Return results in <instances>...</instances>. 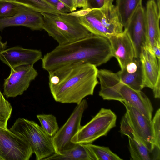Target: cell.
I'll return each mask as SVG.
<instances>
[{"label":"cell","instance_id":"6da1fadb","mask_svg":"<svg viewBox=\"0 0 160 160\" xmlns=\"http://www.w3.org/2000/svg\"><path fill=\"white\" fill-rule=\"evenodd\" d=\"M113 57L108 39L91 34L77 40L58 45L42 58V67L48 72L77 63H88L97 67Z\"/></svg>","mask_w":160,"mask_h":160},{"label":"cell","instance_id":"7a4b0ae2","mask_svg":"<svg viewBox=\"0 0 160 160\" xmlns=\"http://www.w3.org/2000/svg\"><path fill=\"white\" fill-rule=\"evenodd\" d=\"M98 70L94 65L80 63L48 72L49 87L54 100L78 104L86 96L92 95L99 83Z\"/></svg>","mask_w":160,"mask_h":160},{"label":"cell","instance_id":"3957f363","mask_svg":"<svg viewBox=\"0 0 160 160\" xmlns=\"http://www.w3.org/2000/svg\"><path fill=\"white\" fill-rule=\"evenodd\" d=\"M102 87L100 93L104 99L125 102L152 120L153 108L148 98L141 90H134L121 82L117 73L107 76Z\"/></svg>","mask_w":160,"mask_h":160},{"label":"cell","instance_id":"277c9868","mask_svg":"<svg viewBox=\"0 0 160 160\" xmlns=\"http://www.w3.org/2000/svg\"><path fill=\"white\" fill-rule=\"evenodd\" d=\"M41 13L43 19L42 29L59 45L69 43L92 34L80 23L78 17L67 13Z\"/></svg>","mask_w":160,"mask_h":160},{"label":"cell","instance_id":"5b68a950","mask_svg":"<svg viewBox=\"0 0 160 160\" xmlns=\"http://www.w3.org/2000/svg\"><path fill=\"white\" fill-rule=\"evenodd\" d=\"M9 130L28 143L36 160H44L55 153L52 137L34 121L19 118Z\"/></svg>","mask_w":160,"mask_h":160},{"label":"cell","instance_id":"8992f818","mask_svg":"<svg viewBox=\"0 0 160 160\" xmlns=\"http://www.w3.org/2000/svg\"><path fill=\"white\" fill-rule=\"evenodd\" d=\"M121 102L126 110L120 122L121 133L127 136L135 137L151 151L159 149L154 145L152 120L127 102L124 101Z\"/></svg>","mask_w":160,"mask_h":160},{"label":"cell","instance_id":"52a82bcc","mask_svg":"<svg viewBox=\"0 0 160 160\" xmlns=\"http://www.w3.org/2000/svg\"><path fill=\"white\" fill-rule=\"evenodd\" d=\"M117 116L110 109L102 108L87 124L81 126L71 139L74 144L92 143L106 136L116 126Z\"/></svg>","mask_w":160,"mask_h":160},{"label":"cell","instance_id":"ba28073f","mask_svg":"<svg viewBox=\"0 0 160 160\" xmlns=\"http://www.w3.org/2000/svg\"><path fill=\"white\" fill-rule=\"evenodd\" d=\"M88 107L85 99L77 104L67 121L52 137L55 153H60L76 145L71 142V139L81 128L82 118Z\"/></svg>","mask_w":160,"mask_h":160},{"label":"cell","instance_id":"9c48e42d","mask_svg":"<svg viewBox=\"0 0 160 160\" xmlns=\"http://www.w3.org/2000/svg\"><path fill=\"white\" fill-rule=\"evenodd\" d=\"M33 153L24 139L9 129L0 128V160H28Z\"/></svg>","mask_w":160,"mask_h":160},{"label":"cell","instance_id":"30bf717a","mask_svg":"<svg viewBox=\"0 0 160 160\" xmlns=\"http://www.w3.org/2000/svg\"><path fill=\"white\" fill-rule=\"evenodd\" d=\"M33 65H22L11 68L8 77L4 80L3 94L7 98H14L23 94L32 81L38 75Z\"/></svg>","mask_w":160,"mask_h":160},{"label":"cell","instance_id":"8fae6325","mask_svg":"<svg viewBox=\"0 0 160 160\" xmlns=\"http://www.w3.org/2000/svg\"><path fill=\"white\" fill-rule=\"evenodd\" d=\"M124 30L133 46L135 58H139L142 48L146 44L145 12L142 5L138 7Z\"/></svg>","mask_w":160,"mask_h":160},{"label":"cell","instance_id":"7c38bea8","mask_svg":"<svg viewBox=\"0 0 160 160\" xmlns=\"http://www.w3.org/2000/svg\"><path fill=\"white\" fill-rule=\"evenodd\" d=\"M42 52L39 50L27 49L16 46L0 52V60L10 68L32 65L42 59Z\"/></svg>","mask_w":160,"mask_h":160},{"label":"cell","instance_id":"4fadbf2b","mask_svg":"<svg viewBox=\"0 0 160 160\" xmlns=\"http://www.w3.org/2000/svg\"><path fill=\"white\" fill-rule=\"evenodd\" d=\"M139 59L143 87L152 89L160 79V61L156 57L151 48L146 45L142 48Z\"/></svg>","mask_w":160,"mask_h":160},{"label":"cell","instance_id":"5bb4252c","mask_svg":"<svg viewBox=\"0 0 160 160\" xmlns=\"http://www.w3.org/2000/svg\"><path fill=\"white\" fill-rule=\"evenodd\" d=\"M43 19L41 12L27 8L9 18H0V31L9 27L24 26L32 30L42 29Z\"/></svg>","mask_w":160,"mask_h":160},{"label":"cell","instance_id":"9a60e30c","mask_svg":"<svg viewBox=\"0 0 160 160\" xmlns=\"http://www.w3.org/2000/svg\"><path fill=\"white\" fill-rule=\"evenodd\" d=\"M110 42L113 57L118 61L121 69L135 58L134 52L132 42L127 33L123 32L108 38Z\"/></svg>","mask_w":160,"mask_h":160},{"label":"cell","instance_id":"2e32d148","mask_svg":"<svg viewBox=\"0 0 160 160\" xmlns=\"http://www.w3.org/2000/svg\"><path fill=\"white\" fill-rule=\"evenodd\" d=\"M145 12L146 45L151 48L160 46L159 21L160 15L156 6L151 0L147 2Z\"/></svg>","mask_w":160,"mask_h":160},{"label":"cell","instance_id":"e0dca14e","mask_svg":"<svg viewBox=\"0 0 160 160\" xmlns=\"http://www.w3.org/2000/svg\"><path fill=\"white\" fill-rule=\"evenodd\" d=\"M100 9L101 23L111 36L122 33L123 26L115 6L104 5Z\"/></svg>","mask_w":160,"mask_h":160},{"label":"cell","instance_id":"ac0fdd59","mask_svg":"<svg viewBox=\"0 0 160 160\" xmlns=\"http://www.w3.org/2000/svg\"><path fill=\"white\" fill-rule=\"evenodd\" d=\"M78 17L80 23L92 34L108 39L111 36L101 23L100 9L88 8L85 14Z\"/></svg>","mask_w":160,"mask_h":160},{"label":"cell","instance_id":"d6986e66","mask_svg":"<svg viewBox=\"0 0 160 160\" xmlns=\"http://www.w3.org/2000/svg\"><path fill=\"white\" fill-rule=\"evenodd\" d=\"M97 160L92 151L83 144H76L72 148L60 153H54L44 160Z\"/></svg>","mask_w":160,"mask_h":160},{"label":"cell","instance_id":"ffe728a7","mask_svg":"<svg viewBox=\"0 0 160 160\" xmlns=\"http://www.w3.org/2000/svg\"><path fill=\"white\" fill-rule=\"evenodd\" d=\"M128 138L129 150L133 160H160V150H149L139 139L132 135Z\"/></svg>","mask_w":160,"mask_h":160},{"label":"cell","instance_id":"44dd1931","mask_svg":"<svg viewBox=\"0 0 160 160\" xmlns=\"http://www.w3.org/2000/svg\"><path fill=\"white\" fill-rule=\"evenodd\" d=\"M142 0H116L115 7L123 28H125Z\"/></svg>","mask_w":160,"mask_h":160},{"label":"cell","instance_id":"7402d4cb","mask_svg":"<svg viewBox=\"0 0 160 160\" xmlns=\"http://www.w3.org/2000/svg\"><path fill=\"white\" fill-rule=\"evenodd\" d=\"M117 73L121 81L132 88L137 90H141L143 88L141 64L138 70L134 72L129 73L124 69Z\"/></svg>","mask_w":160,"mask_h":160},{"label":"cell","instance_id":"603a6c76","mask_svg":"<svg viewBox=\"0 0 160 160\" xmlns=\"http://www.w3.org/2000/svg\"><path fill=\"white\" fill-rule=\"evenodd\" d=\"M27 8L15 0H0V18L12 17Z\"/></svg>","mask_w":160,"mask_h":160},{"label":"cell","instance_id":"cb8c5ba5","mask_svg":"<svg viewBox=\"0 0 160 160\" xmlns=\"http://www.w3.org/2000/svg\"><path fill=\"white\" fill-rule=\"evenodd\" d=\"M26 7L41 12L62 13L45 0H15Z\"/></svg>","mask_w":160,"mask_h":160},{"label":"cell","instance_id":"d4e9b609","mask_svg":"<svg viewBox=\"0 0 160 160\" xmlns=\"http://www.w3.org/2000/svg\"><path fill=\"white\" fill-rule=\"evenodd\" d=\"M37 117L45 132L51 137L54 136L59 129L56 117L51 114H38Z\"/></svg>","mask_w":160,"mask_h":160},{"label":"cell","instance_id":"484cf974","mask_svg":"<svg viewBox=\"0 0 160 160\" xmlns=\"http://www.w3.org/2000/svg\"><path fill=\"white\" fill-rule=\"evenodd\" d=\"M93 153L97 160H122L118 156L113 152L108 147L90 143L83 144Z\"/></svg>","mask_w":160,"mask_h":160},{"label":"cell","instance_id":"4316f807","mask_svg":"<svg viewBox=\"0 0 160 160\" xmlns=\"http://www.w3.org/2000/svg\"><path fill=\"white\" fill-rule=\"evenodd\" d=\"M12 108L0 91V128L7 129L8 122L11 117Z\"/></svg>","mask_w":160,"mask_h":160},{"label":"cell","instance_id":"83f0119b","mask_svg":"<svg viewBox=\"0 0 160 160\" xmlns=\"http://www.w3.org/2000/svg\"><path fill=\"white\" fill-rule=\"evenodd\" d=\"M155 146L160 149V109L156 111L152 120Z\"/></svg>","mask_w":160,"mask_h":160},{"label":"cell","instance_id":"f1b7e54d","mask_svg":"<svg viewBox=\"0 0 160 160\" xmlns=\"http://www.w3.org/2000/svg\"><path fill=\"white\" fill-rule=\"evenodd\" d=\"M61 13L71 12L69 8L59 0H45Z\"/></svg>","mask_w":160,"mask_h":160},{"label":"cell","instance_id":"f546056e","mask_svg":"<svg viewBox=\"0 0 160 160\" xmlns=\"http://www.w3.org/2000/svg\"><path fill=\"white\" fill-rule=\"evenodd\" d=\"M87 8L99 9L102 8L105 4V0H87Z\"/></svg>","mask_w":160,"mask_h":160},{"label":"cell","instance_id":"4dcf8cb0","mask_svg":"<svg viewBox=\"0 0 160 160\" xmlns=\"http://www.w3.org/2000/svg\"><path fill=\"white\" fill-rule=\"evenodd\" d=\"M70 9L71 12L76 10L77 7L76 6L75 0H59Z\"/></svg>","mask_w":160,"mask_h":160},{"label":"cell","instance_id":"1f68e13d","mask_svg":"<svg viewBox=\"0 0 160 160\" xmlns=\"http://www.w3.org/2000/svg\"><path fill=\"white\" fill-rule=\"evenodd\" d=\"M160 79H159L152 89L155 98H159L160 97Z\"/></svg>","mask_w":160,"mask_h":160},{"label":"cell","instance_id":"d6a6232c","mask_svg":"<svg viewBox=\"0 0 160 160\" xmlns=\"http://www.w3.org/2000/svg\"><path fill=\"white\" fill-rule=\"evenodd\" d=\"M76 6L77 7L82 8V9L87 8V0H75Z\"/></svg>","mask_w":160,"mask_h":160},{"label":"cell","instance_id":"836d02e7","mask_svg":"<svg viewBox=\"0 0 160 160\" xmlns=\"http://www.w3.org/2000/svg\"><path fill=\"white\" fill-rule=\"evenodd\" d=\"M151 49L156 57L159 60L160 59V46H154Z\"/></svg>","mask_w":160,"mask_h":160},{"label":"cell","instance_id":"e575fe53","mask_svg":"<svg viewBox=\"0 0 160 160\" xmlns=\"http://www.w3.org/2000/svg\"><path fill=\"white\" fill-rule=\"evenodd\" d=\"M7 47V42H4L2 40L1 37L0 35V52L6 49Z\"/></svg>","mask_w":160,"mask_h":160},{"label":"cell","instance_id":"d590c367","mask_svg":"<svg viewBox=\"0 0 160 160\" xmlns=\"http://www.w3.org/2000/svg\"><path fill=\"white\" fill-rule=\"evenodd\" d=\"M155 4L157 8V9L158 12V14L160 15V0H151Z\"/></svg>","mask_w":160,"mask_h":160},{"label":"cell","instance_id":"8d00e7d4","mask_svg":"<svg viewBox=\"0 0 160 160\" xmlns=\"http://www.w3.org/2000/svg\"><path fill=\"white\" fill-rule=\"evenodd\" d=\"M114 0H105V5H109L112 4Z\"/></svg>","mask_w":160,"mask_h":160}]
</instances>
